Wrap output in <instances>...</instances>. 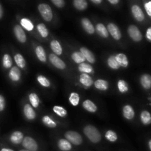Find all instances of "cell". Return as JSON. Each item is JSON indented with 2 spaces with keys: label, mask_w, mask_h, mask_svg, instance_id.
<instances>
[{
  "label": "cell",
  "mask_w": 151,
  "mask_h": 151,
  "mask_svg": "<svg viewBox=\"0 0 151 151\" xmlns=\"http://www.w3.org/2000/svg\"><path fill=\"white\" fill-rule=\"evenodd\" d=\"M131 13L137 22H142L145 19V14L141 7L137 4H134L131 7Z\"/></svg>",
  "instance_id": "30bf717a"
},
{
  "label": "cell",
  "mask_w": 151,
  "mask_h": 151,
  "mask_svg": "<svg viewBox=\"0 0 151 151\" xmlns=\"http://www.w3.org/2000/svg\"><path fill=\"white\" fill-rule=\"evenodd\" d=\"M52 111L56 115H58L60 117H65L67 115L66 109L60 106H54L52 108Z\"/></svg>",
  "instance_id": "d590c367"
},
{
  "label": "cell",
  "mask_w": 151,
  "mask_h": 151,
  "mask_svg": "<svg viewBox=\"0 0 151 151\" xmlns=\"http://www.w3.org/2000/svg\"><path fill=\"white\" fill-rule=\"evenodd\" d=\"M23 149H25L29 151H38V145L35 139L32 138L31 137L27 136L24 137L23 141L22 142Z\"/></svg>",
  "instance_id": "277c9868"
},
{
  "label": "cell",
  "mask_w": 151,
  "mask_h": 151,
  "mask_svg": "<svg viewBox=\"0 0 151 151\" xmlns=\"http://www.w3.org/2000/svg\"><path fill=\"white\" fill-rule=\"evenodd\" d=\"M81 24L86 32H87L89 35H93L94 33L95 28L89 19H87V18H83L81 21Z\"/></svg>",
  "instance_id": "7c38bea8"
},
{
  "label": "cell",
  "mask_w": 151,
  "mask_h": 151,
  "mask_svg": "<svg viewBox=\"0 0 151 151\" xmlns=\"http://www.w3.org/2000/svg\"><path fill=\"white\" fill-rule=\"evenodd\" d=\"M72 60L75 62V63H78V64H81L85 62V58H84L83 55H82V53L80 51H75L74 52H72V55H71Z\"/></svg>",
  "instance_id": "f546056e"
},
{
  "label": "cell",
  "mask_w": 151,
  "mask_h": 151,
  "mask_svg": "<svg viewBox=\"0 0 151 151\" xmlns=\"http://www.w3.org/2000/svg\"><path fill=\"white\" fill-rule=\"evenodd\" d=\"M49 60L57 69H60V70H63V69H66V63L62 59H60L58 56L53 54V53L49 55Z\"/></svg>",
  "instance_id": "8992f818"
},
{
  "label": "cell",
  "mask_w": 151,
  "mask_h": 151,
  "mask_svg": "<svg viewBox=\"0 0 151 151\" xmlns=\"http://www.w3.org/2000/svg\"><path fill=\"white\" fill-rule=\"evenodd\" d=\"M42 122L46 126L49 127V128H56V126H57V123L50 116H48V115H46V116H43Z\"/></svg>",
  "instance_id": "f35d334b"
},
{
  "label": "cell",
  "mask_w": 151,
  "mask_h": 151,
  "mask_svg": "<svg viewBox=\"0 0 151 151\" xmlns=\"http://www.w3.org/2000/svg\"><path fill=\"white\" fill-rule=\"evenodd\" d=\"M37 31L43 38H47L49 35V30L44 23H39L36 26Z\"/></svg>",
  "instance_id": "d6a6232c"
},
{
  "label": "cell",
  "mask_w": 151,
  "mask_h": 151,
  "mask_svg": "<svg viewBox=\"0 0 151 151\" xmlns=\"http://www.w3.org/2000/svg\"><path fill=\"white\" fill-rule=\"evenodd\" d=\"M140 119L143 125H148L151 124V114L147 111H143L140 114Z\"/></svg>",
  "instance_id": "4dcf8cb0"
},
{
  "label": "cell",
  "mask_w": 151,
  "mask_h": 151,
  "mask_svg": "<svg viewBox=\"0 0 151 151\" xmlns=\"http://www.w3.org/2000/svg\"><path fill=\"white\" fill-rule=\"evenodd\" d=\"M80 52L82 53V55H83L84 58L86 60L90 63H94L96 61V58L94 55L93 54V52L91 51H90L88 49H87L86 47H82L80 49Z\"/></svg>",
  "instance_id": "5bb4252c"
},
{
  "label": "cell",
  "mask_w": 151,
  "mask_h": 151,
  "mask_svg": "<svg viewBox=\"0 0 151 151\" xmlns=\"http://www.w3.org/2000/svg\"><path fill=\"white\" fill-rule=\"evenodd\" d=\"M146 38L147 40L151 41V27L147 28V32H146Z\"/></svg>",
  "instance_id": "ee69618b"
},
{
  "label": "cell",
  "mask_w": 151,
  "mask_h": 151,
  "mask_svg": "<svg viewBox=\"0 0 151 151\" xmlns=\"http://www.w3.org/2000/svg\"><path fill=\"white\" fill-rule=\"evenodd\" d=\"M106 28H107L109 33L111 35L114 39L116 40V41H119L121 39V38H122L121 31L119 28L118 27V26H116L114 23H109Z\"/></svg>",
  "instance_id": "52a82bcc"
},
{
  "label": "cell",
  "mask_w": 151,
  "mask_h": 151,
  "mask_svg": "<svg viewBox=\"0 0 151 151\" xmlns=\"http://www.w3.org/2000/svg\"><path fill=\"white\" fill-rule=\"evenodd\" d=\"M1 65L5 69H9L13 66V58L8 53H4L1 58Z\"/></svg>",
  "instance_id": "44dd1931"
},
{
  "label": "cell",
  "mask_w": 151,
  "mask_h": 151,
  "mask_svg": "<svg viewBox=\"0 0 151 151\" xmlns=\"http://www.w3.org/2000/svg\"><path fill=\"white\" fill-rule=\"evenodd\" d=\"M21 76H22V73H21V71L19 67H17V66H12L10 68V71L8 72V77L9 79L12 82H19L21 80Z\"/></svg>",
  "instance_id": "8fae6325"
},
{
  "label": "cell",
  "mask_w": 151,
  "mask_h": 151,
  "mask_svg": "<svg viewBox=\"0 0 151 151\" xmlns=\"http://www.w3.org/2000/svg\"><path fill=\"white\" fill-rule=\"evenodd\" d=\"M29 101L30 103L31 106L33 109H36L39 106L41 101H40V98L38 97V94L35 92L30 93L29 95Z\"/></svg>",
  "instance_id": "83f0119b"
},
{
  "label": "cell",
  "mask_w": 151,
  "mask_h": 151,
  "mask_svg": "<svg viewBox=\"0 0 151 151\" xmlns=\"http://www.w3.org/2000/svg\"><path fill=\"white\" fill-rule=\"evenodd\" d=\"M0 151H15L13 149L10 148L9 147H6V146L0 145Z\"/></svg>",
  "instance_id": "f6af8a7d"
},
{
  "label": "cell",
  "mask_w": 151,
  "mask_h": 151,
  "mask_svg": "<svg viewBox=\"0 0 151 151\" xmlns=\"http://www.w3.org/2000/svg\"><path fill=\"white\" fill-rule=\"evenodd\" d=\"M83 107L89 113H95L97 111V106L91 100H86L83 102Z\"/></svg>",
  "instance_id": "7402d4cb"
},
{
  "label": "cell",
  "mask_w": 151,
  "mask_h": 151,
  "mask_svg": "<svg viewBox=\"0 0 151 151\" xmlns=\"http://www.w3.org/2000/svg\"><path fill=\"white\" fill-rule=\"evenodd\" d=\"M107 64L109 68L114 70H117L120 68L119 65L118 64L117 61L116 60L115 55H110L107 59Z\"/></svg>",
  "instance_id": "1f68e13d"
},
{
  "label": "cell",
  "mask_w": 151,
  "mask_h": 151,
  "mask_svg": "<svg viewBox=\"0 0 151 151\" xmlns=\"http://www.w3.org/2000/svg\"><path fill=\"white\" fill-rule=\"evenodd\" d=\"M37 81L40 85L42 86L43 87H45V88H49L51 85L50 81L44 75H38L37 77Z\"/></svg>",
  "instance_id": "ab89813d"
},
{
  "label": "cell",
  "mask_w": 151,
  "mask_h": 151,
  "mask_svg": "<svg viewBox=\"0 0 151 151\" xmlns=\"http://www.w3.org/2000/svg\"><path fill=\"white\" fill-rule=\"evenodd\" d=\"M50 48L53 52V54L56 55L57 56L60 55L63 53V48H62L61 44L57 40H52L50 42Z\"/></svg>",
  "instance_id": "ac0fdd59"
},
{
  "label": "cell",
  "mask_w": 151,
  "mask_h": 151,
  "mask_svg": "<svg viewBox=\"0 0 151 151\" xmlns=\"http://www.w3.org/2000/svg\"><path fill=\"white\" fill-rule=\"evenodd\" d=\"M52 3L58 8H62L65 5V1L63 0H52Z\"/></svg>",
  "instance_id": "b9f144b4"
},
{
  "label": "cell",
  "mask_w": 151,
  "mask_h": 151,
  "mask_svg": "<svg viewBox=\"0 0 151 151\" xmlns=\"http://www.w3.org/2000/svg\"><path fill=\"white\" fill-rule=\"evenodd\" d=\"M58 147L61 151H70L72 150V145L66 139H60L57 143Z\"/></svg>",
  "instance_id": "e0dca14e"
},
{
  "label": "cell",
  "mask_w": 151,
  "mask_h": 151,
  "mask_svg": "<svg viewBox=\"0 0 151 151\" xmlns=\"http://www.w3.org/2000/svg\"><path fill=\"white\" fill-rule=\"evenodd\" d=\"M13 32H14L15 37L16 39L20 43H25L27 41V35L25 33L23 28L21 27V25L16 24L13 27Z\"/></svg>",
  "instance_id": "ba28073f"
},
{
  "label": "cell",
  "mask_w": 151,
  "mask_h": 151,
  "mask_svg": "<svg viewBox=\"0 0 151 151\" xmlns=\"http://www.w3.org/2000/svg\"><path fill=\"white\" fill-rule=\"evenodd\" d=\"M115 58H116V61H117L118 64L119 65L120 67H128V64H129V61H128V57L126 56V55H125L124 53H118L115 55Z\"/></svg>",
  "instance_id": "d6986e66"
},
{
  "label": "cell",
  "mask_w": 151,
  "mask_h": 151,
  "mask_svg": "<svg viewBox=\"0 0 151 151\" xmlns=\"http://www.w3.org/2000/svg\"><path fill=\"white\" fill-rule=\"evenodd\" d=\"M69 102L72 106H78L80 103V95L77 92H72L69 94Z\"/></svg>",
  "instance_id": "e575fe53"
},
{
  "label": "cell",
  "mask_w": 151,
  "mask_h": 151,
  "mask_svg": "<svg viewBox=\"0 0 151 151\" xmlns=\"http://www.w3.org/2000/svg\"><path fill=\"white\" fill-rule=\"evenodd\" d=\"M122 114L125 119L128 120H131L135 116V111L131 105H125L122 109Z\"/></svg>",
  "instance_id": "2e32d148"
},
{
  "label": "cell",
  "mask_w": 151,
  "mask_h": 151,
  "mask_svg": "<svg viewBox=\"0 0 151 151\" xmlns=\"http://www.w3.org/2000/svg\"><path fill=\"white\" fill-rule=\"evenodd\" d=\"M145 9L146 12H147V15L149 16H151V1H147L145 4Z\"/></svg>",
  "instance_id": "7bdbcfd3"
},
{
  "label": "cell",
  "mask_w": 151,
  "mask_h": 151,
  "mask_svg": "<svg viewBox=\"0 0 151 151\" xmlns=\"http://www.w3.org/2000/svg\"><path fill=\"white\" fill-rule=\"evenodd\" d=\"M65 138L66 140L69 142L72 145H81L83 143V138L79 133L74 131H66L64 134Z\"/></svg>",
  "instance_id": "3957f363"
},
{
  "label": "cell",
  "mask_w": 151,
  "mask_h": 151,
  "mask_svg": "<svg viewBox=\"0 0 151 151\" xmlns=\"http://www.w3.org/2000/svg\"><path fill=\"white\" fill-rule=\"evenodd\" d=\"M78 70L82 73L85 74H91L94 72V68L91 64L87 63H83L79 64L78 66Z\"/></svg>",
  "instance_id": "f1b7e54d"
},
{
  "label": "cell",
  "mask_w": 151,
  "mask_h": 151,
  "mask_svg": "<svg viewBox=\"0 0 151 151\" xmlns=\"http://www.w3.org/2000/svg\"><path fill=\"white\" fill-rule=\"evenodd\" d=\"M79 81L83 86L86 87V88H89L91 86H93L94 82L92 78L89 75L85 73H82L80 75Z\"/></svg>",
  "instance_id": "9a60e30c"
},
{
  "label": "cell",
  "mask_w": 151,
  "mask_h": 151,
  "mask_svg": "<svg viewBox=\"0 0 151 151\" xmlns=\"http://www.w3.org/2000/svg\"><path fill=\"white\" fill-rule=\"evenodd\" d=\"M35 52L38 60H40L42 63H45L47 61V54H46V52L44 50V47L40 45L37 46L35 49Z\"/></svg>",
  "instance_id": "ffe728a7"
},
{
  "label": "cell",
  "mask_w": 151,
  "mask_h": 151,
  "mask_svg": "<svg viewBox=\"0 0 151 151\" xmlns=\"http://www.w3.org/2000/svg\"><path fill=\"white\" fill-rule=\"evenodd\" d=\"M91 1L95 4H100L103 2V1H102V0H91Z\"/></svg>",
  "instance_id": "c3c4849f"
},
{
  "label": "cell",
  "mask_w": 151,
  "mask_h": 151,
  "mask_svg": "<svg viewBox=\"0 0 151 151\" xmlns=\"http://www.w3.org/2000/svg\"><path fill=\"white\" fill-rule=\"evenodd\" d=\"M128 33L130 38L136 42H139L142 39V34L136 25L131 24L128 27Z\"/></svg>",
  "instance_id": "5b68a950"
},
{
  "label": "cell",
  "mask_w": 151,
  "mask_h": 151,
  "mask_svg": "<svg viewBox=\"0 0 151 151\" xmlns=\"http://www.w3.org/2000/svg\"><path fill=\"white\" fill-rule=\"evenodd\" d=\"M83 133L86 137L94 144L99 143L102 139V136L99 130L94 125H86L83 128Z\"/></svg>",
  "instance_id": "6da1fadb"
},
{
  "label": "cell",
  "mask_w": 151,
  "mask_h": 151,
  "mask_svg": "<svg viewBox=\"0 0 151 151\" xmlns=\"http://www.w3.org/2000/svg\"><path fill=\"white\" fill-rule=\"evenodd\" d=\"M24 137V134L22 131H16L10 134V135L8 137V141L11 144L16 145L22 144Z\"/></svg>",
  "instance_id": "9c48e42d"
},
{
  "label": "cell",
  "mask_w": 151,
  "mask_h": 151,
  "mask_svg": "<svg viewBox=\"0 0 151 151\" xmlns=\"http://www.w3.org/2000/svg\"><path fill=\"white\" fill-rule=\"evenodd\" d=\"M105 138L110 142H115L117 141L118 136L115 131H112V130H109L106 132Z\"/></svg>",
  "instance_id": "74e56055"
},
{
  "label": "cell",
  "mask_w": 151,
  "mask_h": 151,
  "mask_svg": "<svg viewBox=\"0 0 151 151\" xmlns=\"http://www.w3.org/2000/svg\"><path fill=\"white\" fill-rule=\"evenodd\" d=\"M95 30L97 31L98 35L101 36L102 38H107L109 36V33L108 32L107 28H106V27L103 24L97 23L95 27Z\"/></svg>",
  "instance_id": "cb8c5ba5"
},
{
  "label": "cell",
  "mask_w": 151,
  "mask_h": 151,
  "mask_svg": "<svg viewBox=\"0 0 151 151\" xmlns=\"http://www.w3.org/2000/svg\"><path fill=\"white\" fill-rule=\"evenodd\" d=\"M3 16H4V9H3L2 4L0 3V20L2 19Z\"/></svg>",
  "instance_id": "bcb514c9"
},
{
  "label": "cell",
  "mask_w": 151,
  "mask_h": 151,
  "mask_svg": "<svg viewBox=\"0 0 151 151\" xmlns=\"http://www.w3.org/2000/svg\"><path fill=\"white\" fill-rule=\"evenodd\" d=\"M13 59H14L17 67L20 68V69H24L26 67V60L22 54H20V53L15 54Z\"/></svg>",
  "instance_id": "484cf974"
},
{
  "label": "cell",
  "mask_w": 151,
  "mask_h": 151,
  "mask_svg": "<svg viewBox=\"0 0 151 151\" xmlns=\"http://www.w3.org/2000/svg\"><path fill=\"white\" fill-rule=\"evenodd\" d=\"M94 86L100 91H107L109 89V83L107 81L103 79H98L94 82Z\"/></svg>",
  "instance_id": "d4e9b609"
},
{
  "label": "cell",
  "mask_w": 151,
  "mask_h": 151,
  "mask_svg": "<svg viewBox=\"0 0 151 151\" xmlns=\"http://www.w3.org/2000/svg\"><path fill=\"white\" fill-rule=\"evenodd\" d=\"M140 84L145 89L151 88V75L149 74H144L140 77Z\"/></svg>",
  "instance_id": "603a6c76"
},
{
  "label": "cell",
  "mask_w": 151,
  "mask_h": 151,
  "mask_svg": "<svg viewBox=\"0 0 151 151\" xmlns=\"http://www.w3.org/2000/svg\"><path fill=\"white\" fill-rule=\"evenodd\" d=\"M6 107V100L2 94H0V112L4 111Z\"/></svg>",
  "instance_id": "60d3db41"
},
{
  "label": "cell",
  "mask_w": 151,
  "mask_h": 151,
  "mask_svg": "<svg viewBox=\"0 0 151 151\" xmlns=\"http://www.w3.org/2000/svg\"><path fill=\"white\" fill-rule=\"evenodd\" d=\"M19 151H29V150H25V149H21V150H19Z\"/></svg>",
  "instance_id": "f907efd6"
},
{
  "label": "cell",
  "mask_w": 151,
  "mask_h": 151,
  "mask_svg": "<svg viewBox=\"0 0 151 151\" xmlns=\"http://www.w3.org/2000/svg\"><path fill=\"white\" fill-rule=\"evenodd\" d=\"M20 24L21 27H22L23 29H25L26 30L29 31V32L33 30L34 24L29 19H27V18H22L20 21Z\"/></svg>",
  "instance_id": "4316f807"
},
{
  "label": "cell",
  "mask_w": 151,
  "mask_h": 151,
  "mask_svg": "<svg viewBox=\"0 0 151 151\" xmlns=\"http://www.w3.org/2000/svg\"><path fill=\"white\" fill-rule=\"evenodd\" d=\"M117 88L119 92L122 93V94L127 93L128 91V89H129L128 83L125 81H124V80H119L118 81Z\"/></svg>",
  "instance_id": "8d00e7d4"
},
{
  "label": "cell",
  "mask_w": 151,
  "mask_h": 151,
  "mask_svg": "<svg viewBox=\"0 0 151 151\" xmlns=\"http://www.w3.org/2000/svg\"><path fill=\"white\" fill-rule=\"evenodd\" d=\"M38 10L44 21L50 22L53 19V13L51 7L46 3H41L38 5Z\"/></svg>",
  "instance_id": "7a4b0ae2"
},
{
  "label": "cell",
  "mask_w": 151,
  "mask_h": 151,
  "mask_svg": "<svg viewBox=\"0 0 151 151\" xmlns=\"http://www.w3.org/2000/svg\"><path fill=\"white\" fill-rule=\"evenodd\" d=\"M73 5L77 10L82 11L88 7V2L86 0H75L73 1Z\"/></svg>",
  "instance_id": "836d02e7"
},
{
  "label": "cell",
  "mask_w": 151,
  "mask_h": 151,
  "mask_svg": "<svg viewBox=\"0 0 151 151\" xmlns=\"http://www.w3.org/2000/svg\"><path fill=\"white\" fill-rule=\"evenodd\" d=\"M108 1H109L110 4H114V5H115V4H119V0H109Z\"/></svg>",
  "instance_id": "7dc6e473"
},
{
  "label": "cell",
  "mask_w": 151,
  "mask_h": 151,
  "mask_svg": "<svg viewBox=\"0 0 151 151\" xmlns=\"http://www.w3.org/2000/svg\"><path fill=\"white\" fill-rule=\"evenodd\" d=\"M148 147H149V149H150V150L151 151V139L149 140L148 142Z\"/></svg>",
  "instance_id": "681fc988"
},
{
  "label": "cell",
  "mask_w": 151,
  "mask_h": 151,
  "mask_svg": "<svg viewBox=\"0 0 151 151\" xmlns=\"http://www.w3.org/2000/svg\"><path fill=\"white\" fill-rule=\"evenodd\" d=\"M23 113L25 118L28 120H33L36 117V113H35V110L31 106V105L28 104V103L25 104L24 106Z\"/></svg>",
  "instance_id": "4fadbf2b"
}]
</instances>
